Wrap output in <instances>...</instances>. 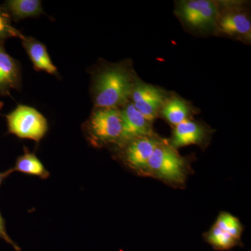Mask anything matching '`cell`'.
Here are the masks:
<instances>
[{
  "label": "cell",
  "instance_id": "obj_1",
  "mask_svg": "<svg viewBox=\"0 0 251 251\" xmlns=\"http://www.w3.org/2000/svg\"><path fill=\"white\" fill-rule=\"evenodd\" d=\"M137 77L126 62L104 64L92 75L94 108H121L130 101Z\"/></svg>",
  "mask_w": 251,
  "mask_h": 251
},
{
  "label": "cell",
  "instance_id": "obj_2",
  "mask_svg": "<svg viewBox=\"0 0 251 251\" xmlns=\"http://www.w3.org/2000/svg\"><path fill=\"white\" fill-rule=\"evenodd\" d=\"M82 129L85 139L93 148H115L122 135L121 112L117 108H94Z\"/></svg>",
  "mask_w": 251,
  "mask_h": 251
},
{
  "label": "cell",
  "instance_id": "obj_3",
  "mask_svg": "<svg viewBox=\"0 0 251 251\" xmlns=\"http://www.w3.org/2000/svg\"><path fill=\"white\" fill-rule=\"evenodd\" d=\"M189 173L187 160L168 143L161 141L148 164V176L173 186H181Z\"/></svg>",
  "mask_w": 251,
  "mask_h": 251
},
{
  "label": "cell",
  "instance_id": "obj_4",
  "mask_svg": "<svg viewBox=\"0 0 251 251\" xmlns=\"http://www.w3.org/2000/svg\"><path fill=\"white\" fill-rule=\"evenodd\" d=\"M8 133L21 139L40 142L49 131V122L36 109L25 105H18L5 116Z\"/></svg>",
  "mask_w": 251,
  "mask_h": 251
},
{
  "label": "cell",
  "instance_id": "obj_5",
  "mask_svg": "<svg viewBox=\"0 0 251 251\" xmlns=\"http://www.w3.org/2000/svg\"><path fill=\"white\" fill-rule=\"evenodd\" d=\"M219 9L209 0H189L179 3L176 14L191 29L211 31L217 27Z\"/></svg>",
  "mask_w": 251,
  "mask_h": 251
},
{
  "label": "cell",
  "instance_id": "obj_6",
  "mask_svg": "<svg viewBox=\"0 0 251 251\" xmlns=\"http://www.w3.org/2000/svg\"><path fill=\"white\" fill-rule=\"evenodd\" d=\"M161 140L156 136L138 138L116 148L117 156L124 166L141 176H148V164Z\"/></svg>",
  "mask_w": 251,
  "mask_h": 251
},
{
  "label": "cell",
  "instance_id": "obj_7",
  "mask_svg": "<svg viewBox=\"0 0 251 251\" xmlns=\"http://www.w3.org/2000/svg\"><path fill=\"white\" fill-rule=\"evenodd\" d=\"M167 99L166 94L161 88L137 79L130 101L147 120L152 123Z\"/></svg>",
  "mask_w": 251,
  "mask_h": 251
},
{
  "label": "cell",
  "instance_id": "obj_8",
  "mask_svg": "<svg viewBox=\"0 0 251 251\" xmlns=\"http://www.w3.org/2000/svg\"><path fill=\"white\" fill-rule=\"evenodd\" d=\"M122 118L121 138L115 149L138 138L155 136L151 122L147 120L130 101L120 108Z\"/></svg>",
  "mask_w": 251,
  "mask_h": 251
},
{
  "label": "cell",
  "instance_id": "obj_9",
  "mask_svg": "<svg viewBox=\"0 0 251 251\" xmlns=\"http://www.w3.org/2000/svg\"><path fill=\"white\" fill-rule=\"evenodd\" d=\"M22 86V72L20 62L0 45V96H9L12 90Z\"/></svg>",
  "mask_w": 251,
  "mask_h": 251
},
{
  "label": "cell",
  "instance_id": "obj_10",
  "mask_svg": "<svg viewBox=\"0 0 251 251\" xmlns=\"http://www.w3.org/2000/svg\"><path fill=\"white\" fill-rule=\"evenodd\" d=\"M221 32L231 37L250 40L251 23L248 15L241 10L229 9L220 14L217 27Z\"/></svg>",
  "mask_w": 251,
  "mask_h": 251
},
{
  "label": "cell",
  "instance_id": "obj_11",
  "mask_svg": "<svg viewBox=\"0 0 251 251\" xmlns=\"http://www.w3.org/2000/svg\"><path fill=\"white\" fill-rule=\"evenodd\" d=\"M207 135L208 130L204 126L190 120H185L175 126L169 145L175 150L188 145H201Z\"/></svg>",
  "mask_w": 251,
  "mask_h": 251
},
{
  "label": "cell",
  "instance_id": "obj_12",
  "mask_svg": "<svg viewBox=\"0 0 251 251\" xmlns=\"http://www.w3.org/2000/svg\"><path fill=\"white\" fill-rule=\"evenodd\" d=\"M21 40L34 70L44 72L50 75H58V70L52 62L47 48L43 43L29 36L23 35Z\"/></svg>",
  "mask_w": 251,
  "mask_h": 251
},
{
  "label": "cell",
  "instance_id": "obj_13",
  "mask_svg": "<svg viewBox=\"0 0 251 251\" xmlns=\"http://www.w3.org/2000/svg\"><path fill=\"white\" fill-rule=\"evenodd\" d=\"M3 5L15 22L44 14L40 0H8Z\"/></svg>",
  "mask_w": 251,
  "mask_h": 251
},
{
  "label": "cell",
  "instance_id": "obj_14",
  "mask_svg": "<svg viewBox=\"0 0 251 251\" xmlns=\"http://www.w3.org/2000/svg\"><path fill=\"white\" fill-rule=\"evenodd\" d=\"M10 170L12 173L18 172L23 174L38 176L43 180L49 179L50 175L36 153L30 152L27 148H25L24 153L18 157L14 166Z\"/></svg>",
  "mask_w": 251,
  "mask_h": 251
},
{
  "label": "cell",
  "instance_id": "obj_15",
  "mask_svg": "<svg viewBox=\"0 0 251 251\" xmlns=\"http://www.w3.org/2000/svg\"><path fill=\"white\" fill-rule=\"evenodd\" d=\"M160 112L170 124L176 126L188 120L191 115V108L183 99L173 97L167 99Z\"/></svg>",
  "mask_w": 251,
  "mask_h": 251
},
{
  "label": "cell",
  "instance_id": "obj_16",
  "mask_svg": "<svg viewBox=\"0 0 251 251\" xmlns=\"http://www.w3.org/2000/svg\"><path fill=\"white\" fill-rule=\"evenodd\" d=\"M204 238L213 249L218 251H226L242 245V242L232 237L230 234L220 229L215 225L204 234Z\"/></svg>",
  "mask_w": 251,
  "mask_h": 251
},
{
  "label": "cell",
  "instance_id": "obj_17",
  "mask_svg": "<svg viewBox=\"0 0 251 251\" xmlns=\"http://www.w3.org/2000/svg\"><path fill=\"white\" fill-rule=\"evenodd\" d=\"M214 225L241 242L244 227L239 220L235 216L227 212L221 213Z\"/></svg>",
  "mask_w": 251,
  "mask_h": 251
},
{
  "label": "cell",
  "instance_id": "obj_18",
  "mask_svg": "<svg viewBox=\"0 0 251 251\" xmlns=\"http://www.w3.org/2000/svg\"><path fill=\"white\" fill-rule=\"evenodd\" d=\"M23 36L22 33L13 26L12 19L4 5H0V45H4L11 38L21 39Z\"/></svg>",
  "mask_w": 251,
  "mask_h": 251
},
{
  "label": "cell",
  "instance_id": "obj_19",
  "mask_svg": "<svg viewBox=\"0 0 251 251\" xmlns=\"http://www.w3.org/2000/svg\"><path fill=\"white\" fill-rule=\"evenodd\" d=\"M0 239L4 240L5 242L7 243L10 246L13 247L16 251H21V248L18 245L17 243L14 242L11 237L8 234L6 229V225L5 221L1 212H0Z\"/></svg>",
  "mask_w": 251,
  "mask_h": 251
},
{
  "label": "cell",
  "instance_id": "obj_20",
  "mask_svg": "<svg viewBox=\"0 0 251 251\" xmlns=\"http://www.w3.org/2000/svg\"><path fill=\"white\" fill-rule=\"evenodd\" d=\"M11 174H12V172L10 169L4 172V173H0V186H1L4 180Z\"/></svg>",
  "mask_w": 251,
  "mask_h": 251
},
{
  "label": "cell",
  "instance_id": "obj_21",
  "mask_svg": "<svg viewBox=\"0 0 251 251\" xmlns=\"http://www.w3.org/2000/svg\"><path fill=\"white\" fill-rule=\"evenodd\" d=\"M3 106H4V103L2 101H0V110L2 109Z\"/></svg>",
  "mask_w": 251,
  "mask_h": 251
}]
</instances>
